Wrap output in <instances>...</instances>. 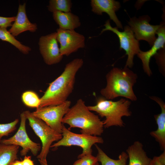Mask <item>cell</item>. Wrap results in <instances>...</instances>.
I'll return each instance as SVG.
<instances>
[{"label": "cell", "mask_w": 165, "mask_h": 165, "mask_svg": "<svg viewBox=\"0 0 165 165\" xmlns=\"http://www.w3.org/2000/svg\"><path fill=\"white\" fill-rule=\"evenodd\" d=\"M83 63L82 58H76L65 65L62 73L50 83L40 98L39 108L58 105L68 100L74 89L76 74Z\"/></svg>", "instance_id": "6da1fadb"}, {"label": "cell", "mask_w": 165, "mask_h": 165, "mask_svg": "<svg viewBox=\"0 0 165 165\" xmlns=\"http://www.w3.org/2000/svg\"><path fill=\"white\" fill-rule=\"evenodd\" d=\"M137 78V74L127 67L123 68H113L106 75V85L101 90V94L109 100L120 97L136 101L137 97L133 87Z\"/></svg>", "instance_id": "7a4b0ae2"}, {"label": "cell", "mask_w": 165, "mask_h": 165, "mask_svg": "<svg viewBox=\"0 0 165 165\" xmlns=\"http://www.w3.org/2000/svg\"><path fill=\"white\" fill-rule=\"evenodd\" d=\"M62 122L68 125L69 130L73 128H80L81 133L84 134L99 136L104 131L103 121L89 109L81 98L70 108Z\"/></svg>", "instance_id": "3957f363"}, {"label": "cell", "mask_w": 165, "mask_h": 165, "mask_svg": "<svg viewBox=\"0 0 165 165\" xmlns=\"http://www.w3.org/2000/svg\"><path fill=\"white\" fill-rule=\"evenodd\" d=\"M131 104V101L126 98L113 101L102 96L97 99L95 105L87 107L90 111L95 112L101 117L105 118L103 121L104 127L108 128L113 126L122 127L124 126L122 117H129L131 115L129 109Z\"/></svg>", "instance_id": "277c9868"}, {"label": "cell", "mask_w": 165, "mask_h": 165, "mask_svg": "<svg viewBox=\"0 0 165 165\" xmlns=\"http://www.w3.org/2000/svg\"><path fill=\"white\" fill-rule=\"evenodd\" d=\"M24 112L28 120L29 125L42 142L41 152L37 157L38 160L46 159L52 144L61 139L62 134L56 132L42 120L35 116L29 111Z\"/></svg>", "instance_id": "5b68a950"}, {"label": "cell", "mask_w": 165, "mask_h": 165, "mask_svg": "<svg viewBox=\"0 0 165 165\" xmlns=\"http://www.w3.org/2000/svg\"><path fill=\"white\" fill-rule=\"evenodd\" d=\"M61 134V139L52 144L50 148H56L61 146H79L82 148V152L78 156V158L84 155L91 154L92 147L93 145L104 142V140L101 137L73 133L66 128L64 124Z\"/></svg>", "instance_id": "8992f818"}, {"label": "cell", "mask_w": 165, "mask_h": 165, "mask_svg": "<svg viewBox=\"0 0 165 165\" xmlns=\"http://www.w3.org/2000/svg\"><path fill=\"white\" fill-rule=\"evenodd\" d=\"M104 26L105 28L102 30L101 34L105 31H109L116 35L119 39L120 49L125 51L127 56L125 66L131 68L134 64V56L140 50L139 41L136 38L134 32L128 25L124 27L123 31H119L117 28L111 26L109 20L105 22Z\"/></svg>", "instance_id": "52a82bcc"}, {"label": "cell", "mask_w": 165, "mask_h": 165, "mask_svg": "<svg viewBox=\"0 0 165 165\" xmlns=\"http://www.w3.org/2000/svg\"><path fill=\"white\" fill-rule=\"evenodd\" d=\"M71 104V101L67 100L58 105L38 108L32 113L55 131L61 134L63 125L62 120L70 108Z\"/></svg>", "instance_id": "ba28073f"}, {"label": "cell", "mask_w": 165, "mask_h": 165, "mask_svg": "<svg viewBox=\"0 0 165 165\" xmlns=\"http://www.w3.org/2000/svg\"><path fill=\"white\" fill-rule=\"evenodd\" d=\"M20 125L15 134L8 138L2 139L0 143L21 147L22 149L20 153L21 156H26L29 151L36 156L41 150V147L39 143L31 140L27 133L26 128L27 119L24 112L20 114Z\"/></svg>", "instance_id": "9c48e42d"}, {"label": "cell", "mask_w": 165, "mask_h": 165, "mask_svg": "<svg viewBox=\"0 0 165 165\" xmlns=\"http://www.w3.org/2000/svg\"><path fill=\"white\" fill-rule=\"evenodd\" d=\"M150 20V16L148 15L138 18L134 16L130 19L128 24L137 40L145 41L152 46L157 38L156 36L157 31L163 22L159 25H152L149 24Z\"/></svg>", "instance_id": "30bf717a"}, {"label": "cell", "mask_w": 165, "mask_h": 165, "mask_svg": "<svg viewBox=\"0 0 165 165\" xmlns=\"http://www.w3.org/2000/svg\"><path fill=\"white\" fill-rule=\"evenodd\" d=\"M57 39L60 44V50L62 56H68L85 46V37L75 30H57Z\"/></svg>", "instance_id": "8fae6325"}, {"label": "cell", "mask_w": 165, "mask_h": 165, "mask_svg": "<svg viewBox=\"0 0 165 165\" xmlns=\"http://www.w3.org/2000/svg\"><path fill=\"white\" fill-rule=\"evenodd\" d=\"M58 43L57 32L42 36L39 38L40 53L45 63L48 65L57 64L63 59Z\"/></svg>", "instance_id": "7c38bea8"}, {"label": "cell", "mask_w": 165, "mask_h": 165, "mask_svg": "<svg viewBox=\"0 0 165 165\" xmlns=\"http://www.w3.org/2000/svg\"><path fill=\"white\" fill-rule=\"evenodd\" d=\"M156 34L158 37L151 48L146 51L140 50L137 54L141 61L145 72L149 76L152 74L149 66L151 58L155 56L160 49L165 46V26L163 22L157 31Z\"/></svg>", "instance_id": "4fadbf2b"}, {"label": "cell", "mask_w": 165, "mask_h": 165, "mask_svg": "<svg viewBox=\"0 0 165 165\" xmlns=\"http://www.w3.org/2000/svg\"><path fill=\"white\" fill-rule=\"evenodd\" d=\"M90 4L92 11L94 13L102 15L103 13H106L110 19L115 23L117 28L123 29L121 23L116 14L121 7L119 2L114 0H91Z\"/></svg>", "instance_id": "5bb4252c"}, {"label": "cell", "mask_w": 165, "mask_h": 165, "mask_svg": "<svg viewBox=\"0 0 165 165\" xmlns=\"http://www.w3.org/2000/svg\"><path fill=\"white\" fill-rule=\"evenodd\" d=\"M37 29L36 24L31 23L27 16L26 4H20L15 20L9 31L15 37L27 31L35 32Z\"/></svg>", "instance_id": "9a60e30c"}, {"label": "cell", "mask_w": 165, "mask_h": 165, "mask_svg": "<svg viewBox=\"0 0 165 165\" xmlns=\"http://www.w3.org/2000/svg\"><path fill=\"white\" fill-rule=\"evenodd\" d=\"M152 100L160 105L161 110L160 113L154 115L157 124V129L151 132L150 135L159 144L161 150H165V104L160 98L155 96L150 97Z\"/></svg>", "instance_id": "2e32d148"}, {"label": "cell", "mask_w": 165, "mask_h": 165, "mask_svg": "<svg viewBox=\"0 0 165 165\" xmlns=\"http://www.w3.org/2000/svg\"><path fill=\"white\" fill-rule=\"evenodd\" d=\"M129 162L128 165H149L151 159L149 158L140 141H135L126 150Z\"/></svg>", "instance_id": "e0dca14e"}, {"label": "cell", "mask_w": 165, "mask_h": 165, "mask_svg": "<svg viewBox=\"0 0 165 165\" xmlns=\"http://www.w3.org/2000/svg\"><path fill=\"white\" fill-rule=\"evenodd\" d=\"M53 13V19L59 26L60 29L73 30L81 26L78 16L71 12L57 11Z\"/></svg>", "instance_id": "ac0fdd59"}, {"label": "cell", "mask_w": 165, "mask_h": 165, "mask_svg": "<svg viewBox=\"0 0 165 165\" xmlns=\"http://www.w3.org/2000/svg\"><path fill=\"white\" fill-rule=\"evenodd\" d=\"M19 146L0 143V165H11L17 158Z\"/></svg>", "instance_id": "d6986e66"}, {"label": "cell", "mask_w": 165, "mask_h": 165, "mask_svg": "<svg viewBox=\"0 0 165 165\" xmlns=\"http://www.w3.org/2000/svg\"><path fill=\"white\" fill-rule=\"evenodd\" d=\"M95 145L97 151L96 157L101 165H127L128 156L126 152H122L117 160H114L109 157L97 145Z\"/></svg>", "instance_id": "ffe728a7"}, {"label": "cell", "mask_w": 165, "mask_h": 165, "mask_svg": "<svg viewBox=\"0 0 165 165\" xmlns=\"http://www.w3.org/2000/svg\"><path fill=\"white\" fill-rule=\"evenodd\" d=\"M0 39L11 43L24 54H28L31 50L30 47L23 45L16 40L6 28H0Z\"/></svg>", "instance_id": "44dd1931"}, {"label": "cell", "mask_w": 165, "mask_h": 165, "mask_svg": "<svg viewBox=\"0 0 165 165\" xmlns=\"http://www.w3.org/2000/svg\"><path fill=\"white\" fill-rule=\"evenodd\" d=\"M72 5L71 0H50L47 7L53 13L57 11L69 12H71Z\"/></svg>", "instance_id": "7402d4cb"}, {"label": "cell", "mask_w": 165, "mask_h": 165, "mask_svg": "<svg viewBox=\"0 0 165 165\" xmlns=\"http://www.w3.org/2000/svg\"><path fill=\"white\" fill-rule=\"evenodd\" d=\"M22 101L26 106L31 108H39L40 99L37 94L31 90H28L24 92L21 95Z\"/></svg>", "instance_id": "603a6c76"}, {"label": "cell", "mask_w": 165, "mask_h": 165, "mask_svg": "<svg viewBox=\"0 0 165 165\" xmlns=\"http://www.w3.org/2000/svg\"><path fill=\"white\" fill-rule=\"evenodd\" d=\"M19 121L18 119H16L9 123H0V142L3 137L9 136L15 130Z\"/></svg>", "instance_id": "cb8c5ba5"}, {"label": "cell", "mask_w": 165, "mask_h": 165, "mask_svg": "<svg viewBox=\"0 0 165 165\" xmlns=\"http://www.w3.org/2000/svg\"><path fill=\"white\" fill-rule=\"evenodd\" d=\"M165 46L160 49L154 56L156 62L162 72L165 71Z\"/></svg>", "instance_id": "d4e9b609"}, {"label": "cell", "mask_w": 165, "mask_h": 165, "mask_svg": "<svg viewBox=\"0 0 165 165\" xmlns=\"http://www.w3.org/2000/svg\"><path fill=\"white\" fill-rule=\"evenodd\" d=\"M78 158L80 159L81 165H94L98 162L96 157L92 154L84 155Z\"/></svg>", "instance_id": "484cf974"}, {"label": "cell", "mask_w": 165, "mask_h": 165, "mask_svg": "<svg viewBox=\"0 0 165 165\" xmlns=\"http://www.w3.org/2000/svg\"><path fill=\"white\" fill-rule=\"evenodd\" d=\"M16 16L5 17L0 16V28H6L11 26L12 23L14 22Z\"/></svg>", "instance_id": "4316f807"}, {"label": "cell", "mask_w": 165, "mask_h": 165, "mask_svg": "<svg viewBox=\"0 0 165 165\" xmlns=\"http://www.w3.org/2000/svg\"><path fill=\"white\" fill-rule=\"evenodd\" d=\"M149 165H165V150L159 156H154Z\"/></svg>", "instance_id": "83f0119b"}, {"label": "cell", "mask_w": 165, "mask_h": 165, "mask_svg": "<svg viewBox=\"0 0 165 165\" xmlns=\"http://www.w3.org/2000/svg\"><path fill=\"white\" fill-rule=\"evenodd\" d=\"M23 165H35L31 159L30 156H24V159L22 160Z\"/></svg>", "instance_id": "f1b7e54d"}, {"label": "cell", "mask_w": 165, "mask_h": 165, "mask_svg": "<svg viewBox=\"0 0 165 165\" xmlns=\"http://www.w3.org/2000/svg\"><path fill=\"white\" fill-rule=\"evenodd\" d=\"M11 165H23L22 161L16 160L13 162Z\"/></svg>", "instance_id": "f546056e"}, {"label": "cell", "mask_w": 165, "mask_h": 165, "mask_svg": "<svg viewBox=\"0 0 165 165\" xmlns=\"http://www.w3.org/2000/svg\"><path fill=\"white\" fill-rule=\"evenodd\" d=\"M41 165H48L46 159L40 160H38Z\"/></svg>", "instance_id": "4dcf8cb0"}, {"label": "cell", "mask_w": 165, "mask_h": 165, "mask_svg": "<svg viewBox=\"0 0 165 165\" xmlns=\"http://www.w3.org/2000/svg\"><path fill=\"white\" fill-rule=\"evenodd\" d=\"M73 165H81L80 159H78V160L76 161Z\"/></svg>", "instance_id": "1f68e13d"}, {"label": "cell", "mask_w": 165, "mask_h": 165, "mask_svg": "<svg viewBox=\"0 0 165 165\" xmlns=\"http://www.w3.org/2000/svg\"><path fill=\"white\" fill-rule=\"evenodd\" d=\"M94 165H99L98 162H97Z\"/></svg>", "instance_id": "d6a6232c"}]
</instances>
